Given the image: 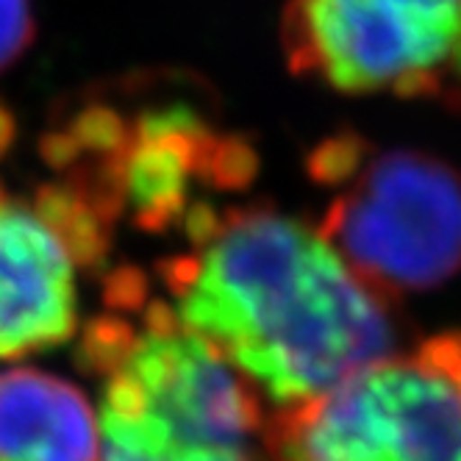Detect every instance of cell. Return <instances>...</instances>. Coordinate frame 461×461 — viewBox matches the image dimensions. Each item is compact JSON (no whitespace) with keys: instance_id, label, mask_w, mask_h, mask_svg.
Instances as JSON below:
<instances>
[{"instance_id":"6da1fadb","label":"cell","mask_w":461,"mask_h":461,"mask_svg":"<svg viewBox=\"0 0 461 461\" xmlns=\"http://www.w3.org/2000/svg\"><path fill=\"white\" fill-rule=\"evenodd\" d=\"M164 258V301L270 411L401 350L403 320L322 230L270 203H206Z\"/></svg>"},{"instance_id":"7a4b0ae2","label":"cell","mask_w":461,"mask_h":461,"mask_svg":"<svg viewBox=\"0 0 461 461\" xmlns=\"http://www.w3.org/2000/svg\"><path fill=\"white\" fill-rule=\"evenodd\" d=\"M97 384V461H261L267 411L242 375L150 292L137 267L104 284L76 334Z\"/></svg>"},{"instance_id":"3957f363","label":"cell","mask_w":461,"mask_h":461,"mask_svg":"<svg viewBox=\"0 0 461 461\" xmlns=\"http://www.w3.org/2000/svg\"><path fill=\"white\" fill-rule=\"evenodd\" d=\"M42 153L59 184L112 228L131 220L150 234L181 230L194 209L256 173L248 140L214 125L209 92L164 73L81 97L48 128Z\"/></svg>"},{"instance_id":"277c9868","label":"cell","mask_w":461,"mask_h":461,"mask_svg":"<svg viewBox=\"0 0 461 461\" xmlns=\"http://www.w3.org/2000/svg\"><path fill=\"white\" fill-rule=\"evenodd\" d=\"M309 176L331 192L322 237L386 298L437 289L461 270V173L445 158L345 131L314 148Z\"/></svg>"},{"instance_id":"5b68a950","label":"cell","mask_w":461,"mask_h":461,"mask_svg":"<svg viewBox=\"0 0 461 461\" xmlns=\"http://www.w3.org/2000/svg\"><path fill=\"white\" fill-rule=\"evenodd\" d=\"M276 461H461V331L356 370L301 406L267 411Z\"/></svg>"},{"instance_id":"8992f818","label":"cell","mask_w":461,"mask_h":461,"mask_svg":"<svg viewBox=\"0 0 461 461\" xmlns=\"http://www.w3.org/2000/svg\"><path fill=\"white\" fill-rule=\"evenodd\" d=\"M278 34L301 78L461 109V0H289Z\"/></svg>"},{"instance_id":"52a82bcc","label":"cell","mask_w":461,"mask_h":461,"mask_svg":"<svg viewBox=\"0 0 461 461\" xmlns=\"http://www.w3.org/2000/svg\"><path fill=\"white\" fill-rule=\"evenodd\" d=\"M114 228L53 181L34 194L0 184V361L78 334V273L104 265Z\"/></svg>"},{"instance_id":"ba28073f","label":"cell","mask_w":461,"mask_h":461,"mask_svg":"<svg viewBox=\"0 0 461 461\" xmlns=\"http://www.w3.org/2000/svg\"><path fill=\"white\" fill-rule=\"evenodd\" d=\"M101 425L89 394L37 367L0 370V461H97Z\"/></svg>"},{"instance_id":"9c48e42d","label":"cell","mask_w":461,"mask_h":461,"mask_svg":"<svg viewBox=\"0 0 461 461\" xmlns=\"http://www.w3.org/2000/svg\"><path fill=\"white\" fill-rule=\"evenodd\" d=\"M37 20L31 0H0V73L25 56V50L34 45Z\"/></svg>"},{"instance_id":"30bf717a","label":"cell","mask_w":461,"mask_h":461,"mask_svg":"<svg viewBox=\"0 0 461 461\" xmlns=\"http://www.w3.org/2000/svg\"><path fill=\"white\" fill-rule=\"evenodd\" d=\"M14 137V120L6 106H0V153H6Z\"/></svg>"}]
</instances>
